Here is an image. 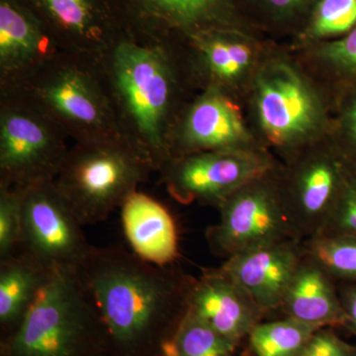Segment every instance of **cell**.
Instances as JSON below:
<instances>
[{
    "instance_id": "obj_1",
    "label": "cell",
    "mask_w": 356,
    "mask_h": 356,
    "mask_svg": "<svg viewBox=\"0 0 356 356\" xmlns=\"http://www.w3.org/2000/svg\"><path fill=\"white\" fill-rule=\"evenodd\" d=\"M79 273L104 327L107 356H161L186 314L193 277L120 247H93Z\"/></svg>"
},
{
    "instance_id": "obj_2",
    "label": "cell",
    "mask_w": 356,
    "mask_h": 356,
    "mask_svg": "<svg viewBox=\"0 0 356 356\" xmlns=\"http://www.w3.org/2000/svg\"><path fill=\"white\" fill-rule=\"evenodd\" d=\"M124 135L156 170L172 159L170 128L175 77L161 47L122 39L102 57Z\"/></svg>"
},
{
    "instance_id": "obj_3",
    "label": "cell",
    "mask_w": 356,
    "mask_h": 356,
    "mask_svg": "<svg viewBox=\"0 0 356 356\" xmlns=\"http://www.w3.org/2000/svg\"><path fill=\"white\" fill-rule=\"evenodd\" d=\"M1 89L19 91L76 143L125 136L102 58L64 51L18 86Z\"/></svg>"
},
{
    "instance_id": "obj_4",
    "label": "cell",
    "mask_w": 356,
    "mask_h": 356,
    "mask_svg": "<svg viewBox=\"0 0 356 356\" xmlns=\"http://www.w3.org/2000/svg\"><path fill=\"white\" fill-rule=\"evenodd\" d=\"M0 356H107L99 315L76 269H56Z\"/></svg>"
},
{
    "instance_id": "obj_5",
    "label": "cell",
    "mask_w": 356,
    "mask_h": 356,
    "mask_svg": "<svg viewBox=\"0 0 356 356\" xmlns=\"http://www.w3.org/2000/svg\"><path fill=\"white\" fill-rule=\"evenodd\" d=\"M156 170L125 136L76 143L56 186L83 226L103 222Z\"/></svg>"
},
{
    "instance_id": "obj_6",
    "label": "cell",
    "mask_w": 356,
    "mask_h": 356,
    "mask_svg": "<svg viewBox=\"0 0 356 356\" xmlns=\"http://www.w3.org/2000/svg\"><path fill=\"white\" fill-rule=\"evenodd\" d=\"M69 136L19 91L1 89L0 187L25 191L55 181L69 154Z\"/></svg>"
},
{
    "instance_id": "obj_7",
    "label": "cell",
    "mask_w": 356,
    "mask_h": 356,
    "mask_svg": "<svg viewBox=\"0 0 356 356\" xmlns=\"http://www.w3.org/2000/svg\"><path fill=\"white\" fill-rule=\"evenodd\" d=\"M268 175L245 185L220 204L219 222L206 231L213 254L227 259L254 248L297 240L278 185L271 184Z\"/></svg>"
},
{
    "instance_id": "obj_8",
    "label": "cell",
    "mask_w": 356,
    "mask_h": 356,
    "mask_svg": "<svg viewBox=\"0 0 356 356\" xmlns=\"http://www.w3.org/2000/svg\"><path fill=\"white\" fill-rule=\"evenodd\" d=\"M81 228L83 225L55 181L25 189L18 252L28 255L49 270H79L93 248Z\"/></svg>"
},
{
    "instance_id": "obj_9",
    "label": "cell",
    "mask_w": 356,
    "mask_h": 356,
    "mask_svg": "<svg viewBox=\"0 0 356 356\" xmlns=\"http://www.w3.org/2000/svg\"><path fill=\"white\" fill-rule=\"evenodd\" d=\"M273 170L266 156L232 149L175 156L159 170L168 191L179 202L199 200L219 207L232 193Z\"/></svg>"
},
{
    "instance_id": "obj_10",
    "label": "cell",
    "mask_w": 356,
    "mask_h": 356,
    "mask_svg": "<svg viewBox=\"0 0 356 356\" xmlns=\"http://www.w3.org/2000/svg\"><path fill=\"white\" fill-rule=\"evenodd\" d=\"M355 165L339 147L301 161L290 172L286 186H278L300 242L322 233Z\"/></svg>"
},
{
    "instance_id": "obj_11",
    "label": "cell",
    "mask_w": 356,
    "mask_h": 356,
    "mask_svg": "<svg viewBox=\"0 0 356 356\" xmlns=\"http://www.w3.org/2000/svg\"><path fill=\"white\" fill-rule=\"evenodd\" d=\"M255 104L267 137L281 146L305 139L320 122L315 93L284 63H273L261 70L255 81Z\"/></svg>"
},
{
    "instance_id": "obj_12",
    "label": "cell",
    "mask_w": 356,
    "mask_h": 356,
    "mask_svg": "<svg viewBox=\"0 0 356 356\" xmlns=\"http://www.w3.org/2000/svg\"><path fill=\"white\" fill-rule=\"evenodd\" d=\"M304 257L303 242L285 241L234 255L218 269L240 285L266 315L280 310Z\"/></svg>"
},
{
    "instance_id": "obj_13",
    "label": "cell",
    "mask_w": 356,
    "mask_h": 356,
    "mask_svg": "<svg viewBox=\"0 0 356 356\" xmlns=\"http://www.w3.org/2000/svg\"><path fill=\"white\" fill-rule=\"evenodd\" d=\"M187 310L236 346L266 316L240 285L218 268L192 278Z\"/></svg>"
},
{
    "instance_id": "obj_14",
    "label": "cell",
    "mask_w": 356,
    "mask_h": 356,
    "mask_svg": "<svg viewBox=\"0 0 356 356\" xmlns=\"http://www.w3.org/2000/svg\"><path fill=\"white\" fill-rule=\"evenodd\" d=\"M64 51L38 23L13 2L0 4V81L10 88Z\"/></svg>"
},
{
    "instance_id": "obj_15",
    "label": "cell",
    "mask_w": 356,
    "mask_h": 356,
    "mask_svg": "<svg viewBox=\"0 0 356 356\" xmlns=\"http://www.w3.org/2000/svg\"><path fill=\"white\" fill-rule=\"evenodd\" d=\"M124 235L134 254L156 266H172L179 257L177 224L170 211L136 191L121 206Z\"/></svg>"
},
{
    "instance_id": "obj_16",
    "label": "cell",
    "mask_w": 356,
    "mask_h": 356,
    "mask_svg": "<svg viewBox=\"0 0 356 356\" xmlns=\"http://www.w3.org/2000/svg\"><path fill=\"white\" fill-rule=\"evenodd\" d=\"M248 140L240 112L218 89L199 97L185 115L177 147L180 156L199 152L241 149Z\"/></svg>"
},
{
    "instance_id": "obj_17",
    "label": "cell",
    "mask_w": 356,
    "mask_h": 356,
    "mask_svg": "<svg viewBox=\"0 0 356 356\" xmlns=\"http://www.w3.org/2000/svg\"><path fill=\"white\" fill-rule=\"evenodd\" d=\"M280 310L285 317L314 327L344 329L346 323L337 283L306 254Z\"/></svg>"
},
{
    "instance_id": "obj_18",
    "label": "cell",
    "mask_w": 356,
    "mask_h": 356,
    "mask_svg": "<svg viewBox=\"0 0 356 356\" xmlns=\"http://www.w3.org/2000/svg\"><path fill=\"white\" fill-rule=\"evenodd\" d=\"M53 271L22 252L0 261V339L17 329Z\"/></svg>"
},
{
    "instance_id": "obj_19",
    "label": "cell",
    "mask_w": 356,
    "mask_h": 356,
    "mask_svg": "<svg viewBox=\"0 0 356 356\" xmlns=\"http://www.w3.org/2000/svg\"><path fill=\"white\" fill-rule=\"evenodd\" d=\"M60 31L67 35V51L102 58L115 42L105 36L93 0H40Z\"/></svg>"
},
{
    "instance_id": "obj_20",
    "label": "cell",
    "mask_w": 356,
    "mask_h": 356,
    "mask_svg": "<svg viewBox=\"0 0 356 356\" xmlns=\"http://www.w3.org/2000/svg\"><path fill=\"white\" fill-rule=\"evenodd\" d=\"M318 329L287 317L261 322L248 334V350L252 356H300Z\"/></svg>"
},
{
    "instance_id": "obj_21",
    "label": "cell",
    "mask_w": 356,
    "mask_h": 356,
    "mask_svg": "<svg viewBox=\"0 0 356 356\" xmlns=\"http://www.w3.org/2000/svg\"><path fill=\"white\" fill-rule=\"evenodd\" d=\"M195 42L206 67L220 81H235L252 64V50L242 42L214 34L197 35Z\"/></svg>"
},
{
    "instance_id": "obj_22",
    "label": "cell",
    "mask_w": 356,
    "mask_h": 356,
    "mask_svg": "<svg viewBox=\"0 0 356 356\" xmlns=\"http://www.w3.org/2000/svg\"><path fill=\"white\" fill-rule=\"evenodd\" d=\"M304 252L337 283L356 282V236H317L303 242Z\"/></svg>"
},
{
    "instance_id": "obj_23",
    "label": "cell",
    "mask_w": 356,
    "mask_h": 356,
    "mask_svg": "<svg viewBox=\"0 0 356 356\" xmlns=\"http://www.w3.org/2000/svg\"><path fill=\"white\" fill-rule=\"evenodd\" d=\"M154 15L168 22L192 28L225 19L229 0H142Z\"/></svg>"
},
{
    "instance_id": "obj_24",
    "label": "cell",
    "mask_w": 356,
    "mask_h": 356,
    "mask_svg": "<svg viewBox=\"0 0 356 356\" xmlns=\"http://www.w3.org/2000/svg\"><path fill=\"white\" fill-rule=\"evenodd\" d=\"M172 341L177 356H236L238 348L188 310Z\"/></svg>"
},
{
    "instance_id": "obj_25",
    "label": "cell",
    "mask_w": 356,
    "mask_h": 356,
    "mask_svg": "<svg viewBox=\"0 0 356 356\" xmlns=\"http://www.w3.org/2000/svg\"><path fill=\"white\" fill-rule=\"evenodd\" d=\"M24 191L0 187V261L19 252Z\"/></svg>"
},
{
    "instance_id": "obj_26",
    "label": "cell",
    "mask_w": 356,
    "mask_h": 356,
    "mask_svg": "<svg viewBox=\"0 0 356 356\" xmlns=\"http://www.w3.org/2000/svg\"><path fill=\"white\" fill-rule=\"evenodd\" d=\"M356 26V0H321L310 26L314 37L346 35Z\"/></svg>"
},
{
    "instance_id": "obj_27",
    "label": "cell",
    "mask_w": 356,
    "mask_h": 356,
    "mask_svg": "<svg viewBox=\"0 0 356 356\" xmlns=\"http://www.w3.org/2000/svg\"><path fill=\"white\" fill-rule=\"evenodd\" d=\"M356 236V163L346 178L336 206L318 236Z\"/></svg>"
},
{
    "instance_id": "obj_28",
    "label": "cell",
    "mask_w": 356,
    "mask_h": 356,
    "mask_svg": "<svg viewBox=\"0 0 356 356\" xmlns=\"http://www.w3.org/2000/svg\"><path fill=\"white\" fill-rule=\"evenodd\" d=\"M324 58L348 88L356 93V26L341 39L324 47Z\"/></svg>"
},
{
    "instance_id": "obj_29",
    "label": "cell",
    "mask_w": 356,
    "mask_h": 356,
    "mask_svg": "<svg viewBox=\"0 0 356 356\" xmlns=\"http://www.w3.org/2000/svg\"><path fill=\"white\" fill-rule=\"evenodd\" d=\"M356 346L348 343L334 331L322 327L311 337L300 356H353Z\"/></svg>"
},
{
    "instance_id": "obj_30",
    "label": "cell",
    "mask_w": 356,
    "mask_h": 356,
    "mask_svg": "<svg viewBox=\"0 0 356 356\" xmlns=\"http://www.w3.org/2000/svg\"><path fill=\"white\" fill-rule=\"evenodd\" d=\"M341 144L339 149L356 163V93L344 102L341 116Z\"/></svg>"
},
{
    "instance_id": "obj_31",
    "label": "cell",
    "mask_w": 356,
    "mask_h": 356,
    "mask_svg": "<svg viewBox=\"0 0 356 356\" xmlns=\"http://www.w3.org/2000/svg\"><path fill=\"white\" fill-rule=\"evenodd\" d=\"M346 323L344 330L356 337V282L337 283Z\"/></svg>"
},
{
    "instance_id": "obj_32",
    "label": "cell",
    "mask_w": 356,
    "mask_h": 356,
    "mask_svg": "<svg viewBox=\"0 0 356 356\" xmlns=\"http://www.w3.org/2000/svg\"><path fill=\"white\" fill-rule=\"evenodd\" d=\"M312 0H262L269 8L280 14H291L307 6Z\"/></svg>"
},
{
    "instance_id": "obj_33",
    "label": "cell",
    "mask_w": 356,
    "mask_h": 356,
    "mask_svg": "<svg viewBox=\"0 0 356 356\" xmlns=\"http://www.w3.org/2000/svg\"><path fill=\"white\" fill-rule=\"evenodd\" d=\"M161 356H177V350H175L173 341H168V343L163 346V353H161Z\"/></svg>"
},
{
    "instance_id": "obj_34",
    "label": "cell",
    "mask_w": 356,
    "mask_h": 356,
    "mask_svg": "<svg viewBox=\"0 0 356 356\" xmlns=\"http://www.w3.org/2000/svg\"><path fill=\"white\" fill-rule=\"evenodd\" d=\"M353 356H356V353H355V355H353Z\"/></svg>"
}]
</instances>
